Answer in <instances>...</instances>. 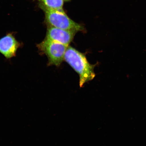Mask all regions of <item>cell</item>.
Masks as SVG:
<instances>
[{
  "mask_svg": "<svg viewBox=\"0 0 146 146\" xmlns=\"http://www.w3.org/2000/svg\"><path fill=\"white\" fill-rule=\"evenodd\" d=\"M39 5L44 12L45 21L47 26L78 32L84 31V27L71 19L63 9H51L40 3Z\"/></svg>",
  "mask_w": 146,
  "mask_h": 146,
  "instance_id": "cell-2",
  "label": "cell"
},
{
  "mask_svg": "<svg viewBox=\"0 0 146 146\" xmlns=\"http://www.w3.org/2000/svg\"><path fill=\"white\" fill-rule=\"evenodd\" d=\"M64 60L79 75L80 87L95 77L94 68L96 65L91 64L84 54L73 47H67Z\"/></svg>",
  "mask_w": 146,
  "mask_h": 146,
  "instance_id": "cell-1",
  "label": "cell"
},
{
  "mask_svg": "<svg viewBox=\"0 0 146 146\" xmlns=\"http://www.w3.org/2000/svg\"><path fill=\"white\" fill-rule=\"evenodd\" d=\"M47 8L53 9H63L64 0H34Z\"/></svg>",
  "mask_w": 146,
  "mask_h": 146,
  "instance_id": "cell-6",
  "label": "cell"
},
{
  "mask_svg": "<svg viewBox=\"0 0 146 146\" xmlns=\"http://www.w3.org/2000/svg\"><path fill=\"white\" fill-rule=\"evenodd\" d=\"M64 1H70V0H64Z\"/></svg>",
  "mask_w": 146,
  "mask_h": 146,
  "instance_id": "cell-7",
  "label": "cell"
},
{
  "mask_svg": "<svg viewBox=\"0 0 146 146\" xmlns=\"http://www.w3.org/2000/svg\"><path fill=\"white\" fill-rule=\"evenodd\" d=\"M68 46L58 42L45 39L38 44V50L48 58L49 65L59 66L64 60V56Z\"/></svg>",
  "mask_w": 146,
  "mask_h": 146,
  "instance_id": "cell-3",
  "label": "cell"
},
{
  "mask_svg": "<svg viewBox=\"0 0 146 146\" xmlns=\"http://www.w3.org/2000/svg\"><path fill=\"white\" fill-rule=\"evenodd\" d=\"M21 46V43L16 39L13 33H9L0 39V53L6 59H11L16 56Z\"/></svg>",
  "mask_w": 146,
  "mask_h": 146,
  "instance_id": "cell-4",
  "label": "cell"
},
{
  "mask_svg": "<svg viewBox=\"0 0 146 146\" xmlns=\"http://www.w3.org/2000/svg\"><path fill=\"white\" fill-rule=\"evenodd\" d=\"M78 32L47 27L45 39L56 41L68 46Z\"/></svg>",
  "mask_w": 146,
  "mask_h": 146,
  "instance_id": "cell-5",
  "label": "cell"
}]
</instances>
